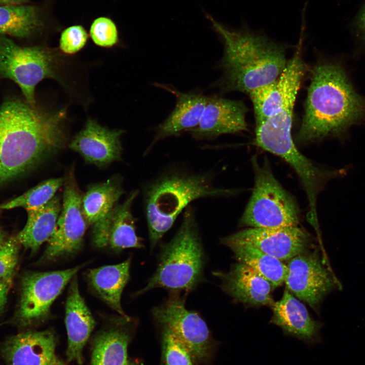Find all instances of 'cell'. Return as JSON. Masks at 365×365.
I'll return each instance as SVG.
<instances>
[{
  "label": "cell",
  "mask_w": 365,
  "mask_h": 365,
  "mask_svg": "<svg viewBox=\"0 0 365 365\" xmlns=\"http://www.w3.org/2000/svg\"><path fill=\"white\" fill-rule=\"evenodd\" d=\"M310 77L296 137L298 143L341 137L365 118V98L355 92L340 64L320 62L312 68Z\"/></svg>",
  "instance_id": "2"
},
{
  "label": "cell",
  "mask_w": 365,
  "mask_h": 365,
  "mask_svg": "<svg viewBox=\"0 0 365 365\" xmlns=\"http://www.w3.org/2000/svg\"><path fill=\"white\" fill-rule=\"evenodd\" d=\"M65 112L48 113L20 100L0 108V184L24 173L64 146Z\"/></svg>",
  "instance_id": "1"
},
{
  "label": "cell",
  "mask_w": 365,
  "mask_h": 365,
  "mask_svg": "<svg viewBox=\"0 0 365 365\" xmlns=\"http://www.w3.org/2000/svg\"><path fill=\"white\" fill-rule=\"evenodd\" d=\"M63 184V177L44 180L23 194L0 205V209L21 207L27 210L40 207L51 200Z\"/></svg>",
  "instance_id": "29"
},
{
  "label": "cell",
  "mask_w": 365,
  "mask_h": 365,
  "mask_svg": "<svg viewBox=\"0 0 365 365\" xmlns=\"http://www.w3.org/2000/svg\"><path fill=\"white\" fill-rule=\"evenodd\" d=\"M205 260L195 212L189 205L175 235L161 245L155 272L137 295L155 288L177 293L194 290L202 280Z\"/></svg>",
  "instance_id": "5"
},
{
  "label": "cell",
  "mask_w": 365,
  "mask_h": 365,
  "mask_svg": "<svg viewBox=\"0 0 365 365\" xmlns=\"http://www.w3.org/2000/svg\"><path fill=\"white\" fill-rule=\"evenodd\" d=\"M6 240L4 233L0 230V247L2 246Z\"/></svg>",
  "instance_id": "38"
},
{
  "label": "cell",
  "mask_w": 365,
  "mask_h": 365,
  "mask_svg": "<svg viewBox=\"0 0 365 365\" xmlns=\"http://www.w3.org/2000/svg\"><path fill=\"white\" fill-rule=\"evenodd\" d=\"M225 238L250 244L281 261H288L308 250L311 243L309 234L298 226L250 228Z\"/></svg>",
  "instance_id": "14"
},
{
  "label": "cell",
  "mask_w": 365,
  "mask_h": 365,
  "mask_svg": "<svg viewBox=\"0 0 365 365\" xmlns=\"http://www.w3.org/2000/svg\"><path fill=\"white\" fill-rule=\"evenodd\" d=\"M295 102L285 106L277 114L256 125V142L263 149L283 159L298 174L306 193L309 207L308 215L317 216V198L330 180L344 176L345 168L330 170L318 167L298 150L292 137Z\"/></svg>",
  "instance_id": "6"
},
{
  "label": "cell",
  "mask_w": 365,
  "mask_h": 365,
  "mask_svg": "<svg viewBox=\"0 0 365 365\" xmlns=\"http://www.w3.org/2000/svg\"><path fill=\"white\" fill-rule=\"evenodd\" d=\"M65 322L68 361L83 362V350L95 325V321L80 294L76 275L70 280L65 303Z\"/></svg>",
  "instance_id": "19"
},
{
  "label": "cell",
  "mask_w": 365,
  "mask_h": 365,
  "mask_svg": "<svg viewBox=\"0 0 365 365\" xmlns=\"http://www.w3.org/2000/svg\"><path fill=\"white\" fill-rule=\"evenodd\" d=\"M130 259L115 265L91 269L87 273L88 283L93 291L111 308L123 317L121 298L130 278Z\"/></svg>",
  "instance_id": "22"
},
{
  "label": "cell",
  "mask_w": 365,
  "mask_h": 365,
  "mask_svg": "<svg viewBox=\"0 0 365 365\" xmlns=\"http://www.w3.org/2000/svg\"><path fill=\"white\" fill-rule=\"evenodd\" d=\"M1 210V209H0Z\"/></svg>",
  "instance_id": "40"
},
{
  "label": "cell",
  "mask_w": 365,
  "mask_h": 365,
  "mask_svg": "<svg viewBox=\"0 0 365 365\" xmlns=\"http://www.w3.org/2000/svg\"><path fill=\"white\" fill-rule=\"evenodd\" d=\"M90 34L94 43L100 47H111L118 41L116 26L110 18L100 17L92 23Z\"/></svg>",
  "instance_id": "31"
},
{
  "label": "cell",
  "mask_w": 365,
  "mask_h": 365,
  "mask_svg": "<svg viewBox=\"0 0 365 365\" xmlns=\"http://www.w3.org/2000/svg\"><path fill=\"white\" fill-rule=\"evenodd\" d=\"M88 34L81 25L70 26L62 32L59 41L60 50L64 53L73 54L85 45Z\"/></svg>",
  "instance_id": "33"
},
{
  "label": "cell",
  "mask_w": 365,
  "mask_h": 365,
  "mask_svg": "<svg viewBox=\"0 0 365 365\" xmlns=\"http://www.w3.org/2000/svg\"><path fill=\"white\" fill-rule=\"evenodd\" d=\"M247 111L242 101L217 95L207 96L199 123L187 132L195 140H212L223 134L246 131Z\"/></svg>",
  "instance_id": "15"
},
{
  "label": "cell",
  "mask_w": 365,
  "mask_h": 365,
  "mask_svg": "<svg viewBox=\"0 0 365 365\" xmlns=\"http://www.w3.org/2000/svg\"><path fill=\"white\" fill-rule=\"evenodd\" d=\"M272 308L271 322L285 334L309 344L320 340L322 324L311 317L305 306L286 288Z\"/></svg>",
  "instance_id": "21"
},
{
  "label": "cell",
  "mask_w": 365,
  "mask_h": 365,
  "mask_svg": "<svg viewBox=\"0 0 365 365\" xmlns=\"http://www.w3.org/2000/svg\"><path fill=\"white\" fill-rule=\"evenodd\" d=\"M22 0H0V4H14L20 3Z\"/></svg>",
  "instance_id": "36"
},
{
  "label": "cell",
  "mask_w": 365,
  "mask_h": 365,
  "mask_svg": "<svg viewBox=\"0 0 365 365\" xmlns=\"http://www.w3.org/2000/svg\"><path fill=\"white\" fill-rule=\"evenodd\" d=\"M209 16L224 44L219 64L222 75L213 87L222 92L249 94L280 75L287 62L283 45L247 26L236 30L227 28Z\"/></svg>",
  "instance_id": "3"
},
{
  "label": "cell",
  "mask_w": 365,
  "mask_h": 365,
  "mask_svg": "<svg viewBox=\"0 0 365 365\" xmlns=\"http://www.w3.org/2000/svg\"><path fill=\"white\" fill-rule=\"evenodd\" d=\"M130 335L123 327H112L100 333L94 341L90 365H126Z\"/></svg>",
  "instance_id": "27"
},
{
  "label": "cell",
  "mask_w": 365,
  "mask_h": 365,
  "mask_svg": "<svg viewBox=\"0 0 365 365\" xmlns=\"http://www.w3.org/2000/svg\"><path fill=\"white\" fill-rule=\"evenodd\" d=\"M41 25L39 13L33 6L18 4L0 6V33L28 36Z\"/></svg>",
  "instance_id": "28"
},
{
  "label": "cell",
  "mask_w": 365,
  "mask_h": 365,
  "mask_svg": "<svg viewBox=\"0 0 365 365\" xmlns=\"http://www.w3.org/2000/svg\"><path fill=\"white\" fill-rule=\"evenodd\" d=\"M214 275L221 279L223 290L236 302L254 307L274 303L270 283L244 264L238 262L227 273Z\"/></svg>",
  "instance_id": "17"
},
{
  "label": "cell",
  "mask_w": 365,
  "mask_h": 365,
  "mask_svg": "<svg viewBox=\"0 0 365 365\" xmlns=\"http://www.w3.org/2000/svg\"><path fill=\"white\" fill-rule=\"evenodd\" d=\"M139 194L135 190L129 194L122 203L117 204L111 213L107 235V246L121 250L129 248L143 247L142 240L137 236L135 220L131 207Z\"/></svg>",
  "instance_id": "26"
},
{
  "label": "cell",
  "mask_w": 365,
  "mask_h": 365,
  "mask_svg": "<svg viewBox=\"0 0 365 365\" xmlns=\"http://www.w3.org/2000/svg\"><path fill=\"white\" fill-rule=\"evenodd\" d=\"M61 206L59 197L55 196L45 205L26 210V223L16 237L19 243L32 254L36 252L53 233Z\"/></svg>",
  "instance_id": "23"
},
{
  "label": "cell",
  "mask_w": 365,
  "mask_h": 365,
  "mask_svg": "<svg viewBox=\"0 0 365 365\" xmlns=\"http://www.w3.org/2000/svg\"><path fill=\"white\" fill-rule=\"evenodd\" d=\"M61 209L42 258L53 261L74 254L81 248L87 224L82 207V193L71 169L64 177Z\"/></svg>",
  "instance_id": "11"
},
{
  "label": "cell",
  "mask_w": 365,
  "mask_h": 365,
  "mask_svg": "<svg viewBox=\"0 0 365 365\" xmlns=\"http://www.w3.org/2000/svg\"><path fill=\"white\" fill-rule=\"evenodd\" d=\"M18 243L16 238H11L0 247V280L11 283L18 260Z\"/></svg>",
  "instance_id": "32"
},
{
  "label": "cell",
  "mask_w": 365,
  "mask_h": 365,
  "mask_svg": "<svg viewBox=\"0 0 365 365\" xmlns=\"http://www.w3.org/2000/svg\"><path fill=\"white\" fill-rule=\"evenodd\" d=\"M82 267L31 272L24 276L17 315L20 323L29 325L47 317L53 302Z\"/></svg>",
  "instance_id": "12"
},
{
  "label": "cell",
  "mask_w": 365,
  "mask_h": 365,
  "mask_svg": "<svg viewBox=\"0 0 365 365\" xmlns=\"http://www.w3.org/2000/svg\"><path fill=\"white\" fill-rule=\"evenodd\" d=\"M221 241L231 249L238 262L248 266L265 278L273 288L284 282L287 267L282 261L246 242L232 241L225 237Z\"/></svg>",
  "instance_id": "24"
},
{
  "label": "cell",
  "mask_w": 365,
  "mask_h": 365,
  "mask_svg": "<svg viewBox=\"0 0 365 365\" xmlns=\"http://www.w3.org/2000/svg\"><path fill=\"white\" fill-rule=\"evenodd\" d=\"M54 57L41 47H23L0 36V75L16 82L26 102L35 103L34 90L46 78L54 77Z\"/></svg>",
  "instance_id": "10"
},
{
  "label": "cell",
  "mask_w": 365,
  "mask_h": 365,
  "mask_svg": "<svg viewBox=\"0 0 365 365\" xmlns=\"http://www.w3.org/2000/svg\"><path fill=\"white\" fill-rule=\"evenodd\" d=\"M306 69L300 44L276 80L249 93L253 106L256 125L277 114L289 103L295 102Z\"/></svg>",
  "instance_id": "13"
},
{
  "label": "cell",
  "mask_w": 365,
  "mask_h": 365,
  "mask_svg": "<svg viewBox=\"0 0 365 365\" xmlns=\"http://www.w3.org/2000/svg\"><path fill=\"white\" fill-rule=\"evenodd\" d=\"M124 193L122 178L114 175L104 182L90 186L82 200L83 212L88 226L105 218Z\"/></svg>",
  "instance_id": "25"
},
{
  "label": "cell",
  "mask_w": 365,
  "mask_h": 365,
  "mask_svg": "<svg viewBox=\"0 0 365 365\" xmlns=\"http://www.w3.org/2000/svg\"><path fill=\"white\" fill-rule=\"evenodd\" d=\"M56 339L50 330L19 334L5 342L2 353L7 365H50Z\"/></svg>",
  "instance_id": "20"
},
{
  "label": "cell",
  "mask_w": 365,
  "mask_h": 365,
  "mask_svg": "<svg viewBox=\"0 0 365 365\" xmlns=\"http://www.w3.org/2000/svg\"><path fill=\"white\" fill-rule=\"evenodd\" d=\"M156 85L174 95L176 102L169 115L155 127L153 139L147 151L158 141L197 126L207 100V96L198 91L181 92L170 85Z\"/></svg>",
  "instance_id": "18"
},
{
  "label": "cell",
  "mask_w": 365,
  "mask_h": 365,
  "mask_svg": "<svg viewBox=\"0 0 365 365\" xmlns=\"http://www.w3.org/2000/svg\"><path fill=\"white\" fill-rule=\"evenodd\" d=\"M152 316L161 331L178 339L188 350L193 362H204L210 356L211 339L205 321L196 312L187 309L185 298L170 292L164 302L154 307Z\"/></svg>",
  "instance_id": "8"
},
{
  "label": "cell",
  "mask_w": 365,
  "mask_h": 365,
  "mask_svg": "<svg viewBox=\"0 0 365 365\" xmlns=\"http://www.w3.org/2000/svg\"><path fill=\"white\" fill-rule=\"evenodd\" d=\"M351 27L356 37L365 42V4L353 19Z\"/></svg>",
  "instance_id": "34"
},
{
  "label": "cell",
  "mask_w": 365,
  "mask_h": 365,
  "mask_svg": "<svg viewBox=\"0 0 365 365\" xmlns=\"http://www.w3.org/2000/svg\"><path fill=\"white\" fill-rule=\"evenodd\" d=\"M254 185L239 225L251 228H278L298 226L300 212L293 197L277 181L268 160L259 164L251 159Z\"/></svg>",
  "instance_id": "7"
},
{
  "label": "cell",
  "mask_w": 365,
  "mask_h": 365,
  "mask_svg": "<svg viewBox=\"0 0 365 365\" xmlns=\"http://www.w3.org/2000/svg\"><path fill=\"white\" fill-rule=\"evenodd\" d=\"M50 365H66L56 356Z\"/></svg>",
  "instance_id": "37"
},
{
  "label": "cell",
  "mask_w": 365,
  "mask_h": 365,
  "mask_svg": "<svg viewBox=\"0 0 365 365\" xmlns=\"http://www.w3.org/2000/svg\"><path fill=\"white\" fill-rule=\"evenodd\" d=\"M165 365H193L186 346L170 333L161 331Z\"/></svg>",
  "instance_id": "30"
},
{
  "label": "cell",
  "mask_w": 365,
  "mask_h": 365,
  "mask_svg": "<svg viewBox=\"0 0 365 365\" xmlns=\"http://www.w3.org/2000/svg\"><path fill=\"white\" fill-rule=\"evenodd\" d=\"M213 181L210 172L177 167L165 170L150 180L144 189L143 201L151 249L192 201L229 196L237 191L215 186Z\"/></svg>",
  "instance_id": "4"
},
{
  "label": "cell",
  "mask_w": 365,
  "mask_h": 365,
  "mask_svg": "<svg viewBox=\"0 0 365 365\" xmlns=\"http://www.w3.org/2000/svg\"><path fill=\"white\" fill-rule=\"evenodd\" d=\"M286 265V289L316 312L326 296L342 289L328 260L321 257L317 249L296 256L288 260Z\"/></svg>",
  "instance_id": "9"
},
{
  "label": "cell",
  "mask_w": 365,
  "mask_h": 365,
  "mask_svg": "<svg viewBox=\"0 0 365 365\" xmlns=\"http://www.w3.org/2000/svg\"><path fill=\"white\" fill-rule=\"evenodd\" d=\"M123 132L122 130L109 129L89 119L69 146L86 162L100 167H105L121 159L122 146L120 137Z\"/></svg>",
  "instance_id": "16"
},
{
  "label": "cell",
  "mask_w": 365,
  "mask_h": 365,
  "mask_svg": "<svg viewBox=\"0 0 365 365\" xmlns=\"http://www.w3.org/2000/svg\"><path fill=\"white\" fill-rule=\"evenodd\" d=\"M126 365H138V364L135 363L134 362L128 361V362L127 363V364Z\"/></svg>",
  "instance_id": "39"
},
{
  "label": "cell",
  "mask_w": 365,
  "mask_h": 365,
  "mask_svg": "<svg viewBox=\"0 0 365 365\" xmlns=\"http://www.w3.org/2000/svg\"><path fill=\"white\" fill-rule=\"evenodd\" d=\"M10 283L0 280V314L7 301Z\"/></svg>",
  "instance_id": "35"
}]
</instances>
